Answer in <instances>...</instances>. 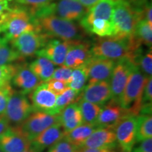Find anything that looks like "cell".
<instances>
[{
    "mask_svg": "<svg viewBox=\"0 0 152 152\" xmlns=\"http://www.w3.org/2000/svg\"><path fill=\"white\" fill-rule=\"evenodd\" d=\"M141 49V45L132 39H124L113 36L99 38L91 45L93 57L103 58L117 61L129 59L133 61L136 54Z\"/></svg>",
    "mask_w": 152,
    "mask_h": 152,
    "instance_id": "cell-1",
    "label": "cell"
},
{
    "mask_svg": "<svg viewBox=\"0 0 152 152\" xmlns=\"http://www.w3.org/2000/svg\"><path fill=\"white\" fill-rule=\"evenodd\" d=\"M33 18L36 29L50 38L78 41L84 35L81 28L73 21L54 15H36L33 16Z\"/></svg>",
    "mask_w": 152,
    "mask_h": 152,
    "instance_id": "cell-2",
    "label": "cell"
},
{
    "mask_svg": "<svg viewBox=\"0 0 152 152\" xmlns=\"http://www.w3.org/2000/svg\"><path fill=\"white\" fill-rule=\"evenodd\" d=\"M138 66L134 65L122 96L120 99V105L130 111L133 115L137 116L141 109L142 93L147 79Z\"/></svg>",
    "mask_w": 152,
    "mask_h": 152,
    "instance_id": "cell-3",
    "label": "cell"
},
{
    "mask_svg": "<svg viewBox=\"0 0 152 152\" xmlns=\"http://www.w3.org/2000/svg\"><path fill=\"white\" fill-rule=\"evenodd\" d=\"M1 28L2 37L9 42L26 32L37 30L30 11L21 6L12 8Z\"/></svg>",
    "mask_w": 152,
    "mask_h": 152,
    "instance_id": "cell-4",
    "label": "cell"
},
{
    "mask_svg": "<svg viewBox=\"0 0 152 152\" xmlns=\"http://www.w3.org/2000/svg\"><path fill=\"white\" fill-rule=\"evenodd\" d=\"M139 20L137 14L128 0H118L112 16L113 37L124 39L134 37L135 26Z\"/></svg>",
    "mask_w": 152,
    "mask_h": 152,
    "instance_id": "cell-5",
    "label": "cell"
},
{
    "mask_svg": "<svg viewBox=\"0 0 152 152\" xmlns=\"http://www.w3.org/2000/svg\"><path fill=\"white\" fill-rule=\"evenodd\" d=\"M29 11L33 16L54 15L74 22L80 20L87 13V9L78 0H54L45 7Z\"/></svg>",
    "mask_w": 152,
    "mask_h": 152,
    "instance_id": "cell-6",
    "label": "cell"
},
{
    "mask_svg": "<svg viewBox=\"0 0 152 152\" xmlns=\"http://www.w3.org/2000/svg\"><path fill=\"white\" fill-rule=\"evenodd\" d=\"M35 111L26 94L15 92L9 99L2 115L9 124L20 125Z\"/></svg>",
    "mask_w": 152,
    "mask_h": 152,
    "instance_id": "cell-7",
    "label": "cell"
},
{
    "mask_svg": "<svg viewBox=\"0 0 152 152\" xmlns=\"http://www.w3.org/2000/svg\"><path fill=\"white\" fill-rule=\"evenodd\" d=\"M51 38L39 30H32L23 33L10 42L14 48L23 58L36 54Z\"/></svg>",
    "mask_w": 152,
    "mask_h": 152,
    "instance_id": "cell-8",
    "label": "cell"
},
{
    "mask_svg": "<svg viewBox=\"0 0 152 152\" xmlns=\"http://www.w3.org/2000/svg\"><path fill=\"white\" fill-rule=\"evenodd\" d=\"M58 123V114L51 115L45 112L34 111L20 125L31 142L44 130Z\"/></svg>",
    "mask_w": 152,
    "mask_h": 152,
    "instance_id": "cell-9",
    "label": "cell"
},
{
    "mask_svg": "<svg viewBox=\"0 0 152 152\" xmlns=\"http://www.w3.org/2000/svg\"><path fill=\"white\" fill-rule=\"evenodd\" d=\"M30 148L31 142L20 125H10L0 135V149L3 152H23Z\"/></svg>",
    "mask_w": 152,
    "mask_h": 152,
    "instance_id": "cell-10",
    "label": "cell"
},
{
    "mask_svg": "<svg viewBox=\"0 0 152 152\" xmlns=\"http://www.w3.org/2000/svg\"><path fill=\"white\" fill-rule=\"evenodd\" d=\"M134 63L129 59L117 61L109 80L112 99L119 102L128 83Z\"/></svg>",
    "mask_w": 152,
    "mask_h": 152,
    "instance_id": "cell-11",
    "label": "cell"
},
{
    "mask_svg": "<svg viewBox=\"0 0 152 152\" xmlns=\"http://www.w3.org/2000/svg\"><path fill=\"white\" fill-rule=\"evenodd\" d=\"M130 115H133L129 110L123 108L118 102L111 99L102 107L96 125L114 130L123 119Z\"/></svg>",
    "mask_w": 152,
    "mask_h": 152,
    "instance_id": "cell-12",
    "label": "cell"
},
{
    "mask_svg": "<svg viewBox=\"0 0 152 152\" xmlns=\"http://www.w3.org/2000/svg\"><path fill=\"white\" fill-rule=\"evenodd\" d=\"M137 116L125 118L114 128L117 143L125 152H132L136 144Z\"/></svg>",
    "mask_w": 152,
    "mask_h": 152,
    "instance_id": "cell-13",
    "label": "cell"
},
{
    "mask_svg": "<svg viewBox=\"0 0 152 152\" xmlns=\"http://www.w3.org/2000/svg\"><path fill=\"white\" fill-rule=\"evenodd\" d=\"M75 42L51 38L35 55L48 58L54 65L63 66L68 49Z\"/></svg>",
    "mask_w": 152,
    "mask_h": 152,
    "instance_id": "cell-14",
    "label": "cell"
},
{
    "mask_svg": "<svg viewBox=\"0 0 152 152\" xmlns=\"http://www.w3.org/2000/svg\"><path fill=\"white\" fill-rule=\"evenodd\" d=\"M116 61L103 58L92 57L86 65L87 84L109 80Z\"/></svg>",
    "mask_w": 152,
    "mask_h": 152,
    "instance_id": "cell-15",
    "label": "cell"
},
{
    "mask_svg": "<svg viewBox=\"0 0 152 152\" xmlns=\"http://www.w3.org/2000/svg\"><path fill=\"white\" fill-rule=\"evenodd\" d=\"M56 96L43 83L31 92L30 99L35 111L45 112L51 115H58L56 111Z\"/></svg>",
    "mask_w": 152,
    "mask_h": 152,
    "instance_id": "cell-16",
    "label": "cell"
},
{
    "mask_svg": "<svg viewBox=\"0 0 152 152\" xmlns=\"http://www.w3.org/2000/svg\"><path fill=\"white\" fill-rule=\"evenodd\" d=\"M80 99L103 106L112 99L109 80L87 84L82 91Z\"/></svg>",
    "mask_w": 152,
    "mask_h": 152,
    "instance_id": "cell-17",
    "label": "cell"
},
{
    "mask_svg": "<svg viewBox=\"0 0 152 152\" xmlns=\"http://www.w3.org/2000/svg\"><path fill=\"white\" fill-rule=\"evenodd\" d=\"M90 48V44L76 41L68 49L63 66L72 69L86 66L93 57Z\"/></svg>",
    "mask_w": 152,
    "mask_h": 152,
    "instance_id": "cell-18",
    "label": "cell"
},
{
    "mask_svg": "<svg viewBox=\"0 0 152 152\" xmlns=\"http://www.w3.org/2000/svg\"><path fill=\"white\" fill-rule=\"evenodd\" d=\"M11 81L13 85L20 90V92L26 95L31 93L43 83L26 64L17 66L16 73Z\"/></svg>",
    "mask_w": 152,
    "mask_h": 152,
    "instance_id": "cell-19",
    "label": "cell"
},
{
    "mask_svg": "<svg viewBox=\"0 0 152 152\" xmlns=\"http://www.w3.org/2000/svg\"><path fill=\"white\" fill-rule=\"evenodd\" d=\"M118 146V144L117 143L113 130L98 127L85 140L80 147L93 149H115Z\"/></svg>",
    "mask_w": 152,
    "mask_h": 152,
    "instance_id": "cell-20",
    "label": "cell"
},
{
    "mask_svg": "<svg viewBox=\"0 0 152 152\" xmlns=\"http://www.w3.org/2000/svg\"><path fill=\"white\" fill-rule=\"evenodd\" d=\"M65 131L60 123L49 127L31 140V147L37 152L49 149L65 136Z\"/></svg>",
    "mask_w": 152,
    "mask_h": 152,
    "instance_id": "cell-21",
    "label": "cell"
},
{
    "mask_svg": "<svg viewBox=\"0 0 152 152\" xmlns=\"http://www.w3.org/2000/svg\"><path fill=\"white\" fill-rule=\"evenodd\" d=\"M117 1L118 0H101L90 9H87L85 16L79 20L80 24L90 22L95 18L112 21L114 7Z\"/></svg>",
    "mask_w": 152,
    "mask_h": 152,
    "instance_id": "cell-22",
    "label": "cell"
},
{
    "mask_svg": "<svg viewBox=\"0 0 152 152\" xmlns=\"http://www.w3.org/2000/svg\"><path fill=\"white\" fill-rule=\"evenodd\" d=\"M58 119L60 125L66 133L83 123L77 103L71 104L64 108L58 114Z\"/></svg>",
    "mask_w": 152,
    "mask_h": 152,
    "instance_id": "cell-23",
    "label": "cell"
},
{
    "mask_svg": "<svg viewBox=\"0 0 152 152\" xmlns=\"http://www.w3.org/2000/svg\"><path fill=\"white\" fill-rule=\"evenodd\" d=\"M81 27L86 32L95 34L101 37H110L113 34L112 21L101 18H95L90 22L81 24Z\"/></svg>",
    "mask_w": 152,
    "mask_h": 152,
    "instance_id": "cell-24",
    "label": "cell"
},
{
    "mask_svg": "<svg viewBox=\"0 0 152 152\" xmlns=\"http://www.w3.org/2000/svg\"><path fill=\"white\" fill-rule=\"evenodd\" d=\"M29 68L43 83H46L51 79L54 73V64L45 57L38 56L37 59L30 64Z\"/></svg>",
    "mask_w": 152,
    "mask_h": 152,
    "instance_id": "cell-25",
    "label": "cell"
},
{
    "mask_svg": "<svg viewBox=\"0 0 152 152\" xmlns=\"http://www.w3.org/2000/svg\"><path fill=\"white\" fill-rule=\"evenodd\" d=\"M96 125L83 124L69 132H66L64 138L77 147H80L85 140L97 128Z\"/></svg>",
    "mask_w": 152,
    "mask_h": 152,
    "instance_id": "cell-26",
    "label": "cell"
},
{
    "mask_svg": "<svg viewBox=\"0 0 152 152\" xmlns=\"http://www.w3.org/2000/svg\"><path fill=\"white\" fill-rule=\"evenodd\" d=\"M77 103L79 106L80 111L83 123L96 125L99 115L102 106L87 102L82 99H80Z\"/></svg>",
    "mask_w": 152,
    "mask_h": 152,
    "instance_id": "cell-27",
    "label": "cell"
},
{
    "mask_svg": "<svg viewBox=\"0 0 152 152\" xmlns=\"http://www.w3.org/2000/svg\"><path fill=\"white\" fill-rule=\"evenodd\" d=\"M152 138V117L148 114H140L137 116L136 143Z\"/></svg>",
    "mask_w": 152,
    "mask_h": 152,
    "instance_id": "cell-28",
    "label": "cell"
},
{
    "mask_svg": "<svg viewBox=\"0 0 152 152\" xmlns=\"http://www.w3.org/2000/svg\"><path fill=\"white\" fill-rule=\"evenodd\" d=\"M134 38L140 45H144L151 48L152 26L147 20L141 19L137 23L134 33Z\"/></svg>",
    "mask_w": 152,
    "mask_h": 152,
    "instance_id": "cell-29",
    "label": "cell"
},
{
    "mask_svg": "<svg viewBox=\"0 0 152 152\" xmlns=\"http://www.w3.org/2000/svg\"><path fill=\"white\" fill-rule=\"evenodd\" d=\"M87 80L88 75L86 66L75 68L73 69L71 78L67 83L68 87L80 93L86 86Z\"/></svg>",
    "mask_w": 152,
    "mask_h": 152,
    "instance_id": "cell-30",
    "label": "cell"
},
{
    "mask_svg": "<svg viewBox=\"0 0 152 152\" xmlns=\"http://www.w3.org/2000/svg\"><path fill=\"white\" fill-rule=\"evenodd\" d=\"M80 93L67 87L61 94L57 95L56 99V111L59 114L64 108L70 104L77 103L80 99Z\"/></svg>",
    "mask_w": 152,
    "mask_h": 152,
    "instance_id": "cell-31",
    "label": "cell"
},
{
    "mask_svg": "<svg viewBox=\"0 0 152 152\" xmlns=\"http://www.w3.org/2000/svg\"><path fill=\"white\" fill-rule=\"evenodd\" d=\"M8 43L9 42L0 36V66L9 64L15 61L23 59Z\"/></svg>",
    "mask_w": 152,
    "mask_h": 152,
    "instance_id": "cell-32",
    "label": "cell"
},
{
    "mask_svg": "<svg viewBox=\"0 0 152 152\" xmlns=\"http://www.w3.org/2000/svg\"><path fill=\"white\" fill-rule=\"evenodd\" d=\"M133 63L138 66L142 73L147 77H151L152 75V51L151 48L145 54H142V48L137 53Z\"/></svg>",
    "mask_w": 152,
    "mask_h": 152,
    "instance_id": "cell-33",
    "label": "cell"
},
{
    "mask_svg": "<svg viewBox=\"0 0 152 152\" xmlns=\"http://www.w3.org/2000/svg\"><path fill=\"white\" fill-rule=\"evenodd\" d=\"M17 66L12 64L0 66V87L11 83L16 73Z\"/></svg>",
    "mask_w": 152,
    "mask_h": 152,
    "instance_id": "cell-34",
    "label": "cell"
},
{
    "mask_svg": "<svg viewBox=\"0 0 152 152\" xmlns=\"http://www.w3.org/2000/svg\"><path fill=\"white\" fill-rule=\"evenodd\" d=\"M152 101V77H148L144 85L143 93H142L141 109H151Z\"/></svg>",
    "mask_w": 152,
    "mask_h": 152,
    "instance_id": "cell-35",
    "label": "cell"
},
{
    "mask_svg": "<svg viewBox=\"0 0 152 152\" xmlns=\"http://www.w3.org/2000/svg\"><path fill=\"white\" fill-rule=\"evenodd\" d=\"M14 92L11 83L0 87V115L4 113L11 96Z\"/></svg>",
    "mask_w": 152,
    "mask_h": 152,
    "instance_id": "cell-36",
    "label": "cell"
},
{
    "mask_svg": "<svg viewBox=\"0 0 152 152\" xmlns=\"http://www.w3.org/2000/svg\"><path fill=\"white\" fill-rule=\"evenodd\" d=\"M77 148L64 137L49 148L47 152H77Z\"/></svg>",
    "mask_w": 152,
    "mask_h": 152,
    "instance_id": "cell-37",
    "label": "cell"
},
{
    "mask_svg": "<svg viewBox=\"0 0 152 152\" xmlns=\"http://www.w3.org/2000/svg\"><path fill=\"white\" fill-rule=\"evenodd\" d=\"M72 72H73L72 68H68L65 66H61V67L57 68L54 70L51 79L57 80L68 83L71 77Z\"/></svg>",
    "mask_w": 152,
    "mask_h": 152,
    "instance_id": "cell-38",
    "label": "cell"
},
{
    "mask_svg": "<svg viewBox=\"0 0 152 152\" xmlns=\"http://www.w3.org/2000/svg\"><path fill=\"white\" fill-rule=\"evenodd\" d=\"M18 4L28 10H34L45 7L54 0H15Z\"/></svg>",
    "mask_w": 152,
    "mask_h": 152,
    "instance_id": "cell-39",
    "label": "cell"
},
{
    "mask_svg": "<svg viewBox=\"0 0 152 152\" xmlns=\"http://www.w3.org/2000/svg\"><path fill=\"white\" fill-rule=\"evenodd\" d=\"M46 85L47 88L49 90L52 91L53 93H54L56 95H58L64 92L68 87L67 83H64V82L57 80L50 79L46 83H45Z\"/></svg>",
    "mask_w": 152,
    "mask_h": 152,
    "instance_id": "cell-40",
    "label": "cell"
},
{
    "mask_svg": "<svg viewBox=\"0 0 152 152\" xmlns=\"http://www.w3.org/2000/svg\"><path fill=\"white\" fill-rule=\"evenodd\" d=\"M12 0H3L0 1V25H1L6 17L9 14L12 8L10 7L9 1Z\"/></svg>",
    "mask_w": 152,
    "mask_h": 152,
    "instance_id": "cell-41",
    "label": "cell"
},
{
    "mask_svg": "<svg viewBox=\"0 0 152 152\" xmlns=\"http://www.w3.org/2000/svg\"><path fill=\"white\" fill-rule=\"evenodd\" d=\"M132 152H152V139H147L140 142L139 147L133 148Z\"/></svg>",
    "mask_w": 152,
    "mask_h": 152,
    "instance_id": "cell-42",
    "label": "cell"
},
{
    "mask_svg": "<svg viewBox=\"0 0 152 152\" xmlns=\"http://www.w3.org/2000/svg\"><path fill=\"white\" fill-rule=\"evenodd\" d=\"M9 126L10 124L8 121L2 115H0V135H1L9 128Z\"/></svg>",
    "mask_w": 152,
    "mask_h": 152,
    "instance_id": "cell-43",
    "label": "cell"
},
{
    "mask_svg": "<svg viewBox=\"0 0 152 152\" xmlns=\"http://www.w3.org/2000/svg\"><path fill=\"white\" fill-rule=\"evenodd\" d=\"M78 1L85 8L89 9L96 4V3H98L99 1H100L101 0H78Z\"/></svg>",
    "mask_w": 152,
    "mask_h": 152,
    "instance_id": "cell-44",
    "label": "cell"
},
{
    "mask_svg": "<svg viewBox=\"0 0 152 152\" xmlns=\"http://www.w3.org/2000/svg\"><path fill=\"white\" fill-rule=\"evenodd\" d=\"M110 149H93V148L79 147L77 152H106Z\"/></svg>",
    "mask_w": 152,
    "mask_h": 152,
    "instance_id": "cell-45",
    "label": "cell"
},
{
    "mask_svg": "<svg viewBox=\"0 0 152 152\" xmlns=\"http://www.w3.org/2000/svg\"><path fill=\"white\" fill-rule=\"evenodd\" d=\"M128 1L133 7H137L144 4V3L147 2L148 0H128Z\"/></svg>",
    "mask_w": 152,
    "mask_h": 152,
    "instance_id": "cell-46",
    "label": "cell"
},
{
    "mask_svg": "<svg viewBox=\"0 0 152 152\" xmlns=\"http://www.w3.org/2000/svg\"><path fill=\"white\" fill-rule=\"evenodd\" d=\"M106 152H125V151H123L121 149V151H118V150H115V149H110Z\"/></svg>",
    "mask_w": 152,
    "mask_h": 152,
    "instance_id": "cell-47",
    "label": "cell"
},
{
    "mask_svg": "<svg viewBox=\"0 0 152 152\" xmlns=\"http://www.w3.org/2000/svg\"><path fill=\"white\" fill-rule=\"evenodd\" d=\"M23 152H37V151H35V150H34L33 148H30V149H29L28 150H27V151H23Z\"/></svg>",
    "mask_w": 152,
    "mask_h": 152,
    "instance_id": "cell-48",
    "label": "cell"
},
{
    "mask_svg": "<svg viewBox=\"0 0 152 152\" xmlns=\"http://www.w3.org/2000/svg\"><path fill=\"white\" fill-rule=\"evenodd\" d=\"M1 25H0V33H1Z\"/></svg>",
    "mask_w": 152,
    "mask_h": 152,
    "instance_id": "cell-49",
    "label": "cell"
},
{
    "mask_svg": "<svg viewBox=\"0 0 152 152\" xmlns=\"http://www.w3.org/2000/svg\"><path fill=\"white\" fill-rule=\"evenodd\" d=\"M0 152H3V151H2V150H1V149H0Z\"/></svg>",
    "mask_w": 152,
    "mask_h": 152,
    "instance_id": "cell-50",
    "label": "cell"
},
{
    "mask_svg": "<svg viewBox=\"0 0 152 152\" xmlns=\"http://www.w3.org/2000/svg\"><path fill=\"white\" fill-rule=\"evenodd\" d=\"M0 1H3V0H0Z\"/></svg>",
    "mask_w": 152,
    "mask_h": 152,
    "instance_id": "cell-51",
    "label": "cell"
}]
</instances>
